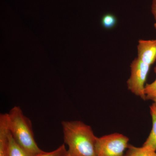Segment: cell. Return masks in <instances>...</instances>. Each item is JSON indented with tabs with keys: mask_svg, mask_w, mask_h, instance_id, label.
<instances>
[{
	"mask_svg": "<svg viewBox=\"0 0 156 156\" xmlns=\"http://www.w3.org/2000/svg\"><path fill=\"white\" fill-rule=\"evenodd\" d=\"M153 100L154 101V103L156 104V97L155 98H154V99Z\"/></svg>",
	"mask_w": 156,
	"mask_h": 156,
	"instance_id": "obj_14",
	"label": "cell"
},
{
	"mask_svg": "<svg viewBox=\"0 0 156 156\" xmlns=\"http://www.w3.org/2000/svg\"><path fill=\"white\" fill-rule=\"evenodd\" d=\"M8 114L10 133L16 142L34 156L42 153L35 140L31 121L20 107L14 106Z\"/></svg>",
	"mask_w": 156,
	"mask_h": 156,
	"instance_id": "obj_2",
	"label": "cell"
},
{
	"mask_svg": "<svg viewBox=\"0 0 156 156\" xmlns=\"http://www.w3.org/2000/svg\"><path fill=\"white\" fill-rule=\"evenodd\" d=\"M70 156L68 154V156Z\"/></svg>",
	"mask_w": 156,
	"mask_h": 156,
	"instance_id": "obj_16",
	"label": "cell"
},
{
	"mask_svg": "<svg viewBox=\"0 0 156 156\" xmlns=\"http://www.w3.org/2000/svg\"><path fill=\"white\" fill-rule=\"evenodd\" d=\"M137 58L151 66L156 60V40H139L137 45Z\"/></svg>",
	"mask_w": 156,
	"mask_h": 156,
	"instance_id": "obj_5",
	"label": "cell"
},
{
	"mask_svg": "<svg viewBox=\"0 0 156 156\" xmlns=\"http://www.w3.org/2000/svg\"><path fill=\"white\" fill-rule=\"evenodd\" d=\"M128 141L127 136L119 133L97 137L96 156H124L129 145Z\"/></svg>",
	"mask_w": 156,
	"mask_h": 156,
	"instance_id": "obj_3",
	"label": "cell"
},
{
	"mask_svg": "<svg viewBox=\"0 0 156 156\" xmlns=\"http://www.w3.org/2000/svg\"><path fill=\"white\" fill-rule=\"evenodd\" d=\"M124 156H156V151L143 146L136 147L129 144Z\"/></svg>",
	"mask_w": 156,
	"mask_h": 156,
	"instance_id": "obj_8",
	"label": "cell"
},
{
	"mask_svg": "<svg viewBox=\"0 0 156 156\" xmlns=\"http://www.w3.org/2000/svg\"><path fill=\"white\" fill-rule=\"evenodd\" d=\"M153 126L150 134L143 147L156 151V104L154 103L150 107Z\"/></svg>",
	"mask_w": 156,
	"mask_h": 156,
	"instance_id": "obj_6",
	"label": "cell"
},
{
	"mask_svg": "<svg viewBox=\"0 0 156 156\" xmlns=\"http://www.w3.org/2000/svg\"><path fill=\"white\" fill-rule=\"evenodd\" d=\"M156 73V67L154 68ZM145 94L146 99L153 100L156 97V79L151 83L147 84L145 87Z\"/></svg>",
	"mask_w": 156,
	"mask_h": 156,
	"instance_id": "obj_11",
	"label": "cell"
},
{
	"mask_svg": "<svg viewBox=\"0 0 156 156\" xmlns=\"http://www.w3.org/2000/svg\"><path fill=\"white\" fill-rule=\"evenodd\" d=\"M64 144L68 147L70 156H96L97 137L90 126L80 121L61 122Z\"/></svg>",
	"mask_w": 156,
	"mask_h": 156,
	"instance_id": "obj_1",
	"label": "cell"
},
{
	"mask_svg": "<svg viewBox=\"0 0 156 156\" xmlns=\"http://www.w3.org/2000/svg\"><path fill=\"white\" fill-rule=\"evenodd\" d=\"M0 156H8V144L6 143L0 144Z\"/></svg>",
	"mask_w": 156,
	"mask_h": 156,
	"instance_id": "obj_12",
	"label": "cell"
},
{
	"mask_svg": "<svg viewBox=\"0 0 156 156\" xmlns=\"http://www.w3.org/2000/svg\"><path fill=\"white\" fill-rule=\"evenodd\" d=\"M8 156H35L18 144L11 133H9L8 146Z\"/></svg>",
	"mask_w": 156,
	"mask_h": 156,
	"instance_id": "obj_7",
	"label": "cell"
},
{
	"mask_svg": "<svg viewBox=\"0 0 156 156\" xmlns=\"http://www.w3.org/2000/svg\"><path fill=\"white\" fill-rule=\"evenodd\" d=\"M116 22V17L112 14H105L101 18V24L105 28H113L115 25Z\"/></svg>",
	"mask_w": 156,
	"mask_h": 156,
	"instance_id": "obj_10",
	"label": "cell"
},
{
	"mask_svg": "<svg viewBox=\"0 0 156 156\" xmlns=\"http://www.w3.org/2000/svg\"><path fill=\"white\" fill-rule=\"evenodd\" d=\"M150 66L136 58L131 65V74L127 81L128 89L133 94L146 100L145 94V83Z\"/></svg>",
	"mask_w": 156,
	"mask_h": 156,
	"instance_id": "obj_4",
	"label": "cell"
},
{
	"mask_svg": "<svg viewBox=\"0 0 156 156\" xmlns=\"http://www.w3.org/2000/svg\"><path fill=\"white\" fill-rule=\"evenodd\" d=\"M151 11L156 20V0H153L152 5Z\"/></svg>",
	"mask_w": 156,
	"mask_h": 156,
	"instance_id": "obj_13",
	"label": "cell"
},
{
	"mask_svg": "<svg viewBox=\"0 0 156 156\" xmlns=\"http://www.w3.org/2000/svg\"><path fill=\"white\" fill-rule=\"evenodd\" d=\"M68 154V150L66 149L65 144H63L55 150L49 152L43 151L36 156H67Z\"/></svg>",
	"mask_w": 156,
	"mask_h": 156,
	"instance_id": "obj_9",
	"label": "cell"
},
{
	"mask_svg": "<svg viewBox=\"0 0 156 156\" xmlns=\"http://www.w3.org/2000/svg\"><path fill=\"white\" fill-rule=\"evenodd\" d=\"M154 27H155V28L156 30V23L154 24Z\"/></svg>",
	"mask_w": 156,
	"mask_h": 156,
	"instance_id": "obj_15",
	"label": "cell"
}]
</instances>
